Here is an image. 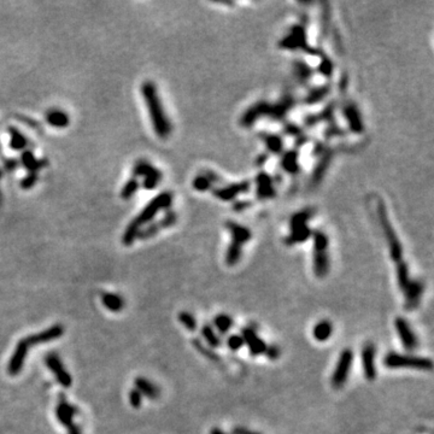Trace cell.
Masks as SVG:
<instances>
[{"instance_id":"cell-56","label":"cell","mask_w":434,"mask_h":434,"mask_svg":"<svg viewBox=\"0 0 434 434\" xmlns=\"http://www.w3.org/2000/svg\"><path fill=\"white\" fill-rule=\"evenodd\" d=\"M2 176H3V173L2 170H0V179H2ZM0 203H2V192H0Z\"/></svg>"},{"instance_id":"cell-6","label":"cell","mask_w":434,"mask_h":434,"mask_svg":"<svg viewBox=\"0 0 434 434\" xmlns=\"http://www.w3.org/2000/svg\"><path fill=\"white\" fill-rule=\"evenodd\" d=\"M378 216L380 220V224H381V228L384 230V234L386 236V240H387L388 248H390V256L393 262H400L403 260V246L400 244L399 239L394 232L393 227H392L390 218H388L387 210H386V206L382 202L378 203Z\"/></svg>"},{"instance_id":"cell-3","label":"cell","mask_w":434,"mask_h":434,"mask_svg":"<svg viewBox=\"0 0 434 434\" xmlns=\"http://www.w3.org/2000/svg\"><path fill=\"white\" fill-rule=\"evenodd\" d=\"M313 215L314 212L310 209H304V210L298 211L297 214L292 215L291 220H290L291 233L285 239L286 245L293 246L296 244H302V242H305L313 235V230L308 226V222L313 217Z\"/></svg>"},{"instance_id":"cell-52","label":"cell","mask_w":434,"mask_h":434,"mask_svg":"<svg viewBox=\"0 0 434 434\" xmlns=\"http://www.w3.org/2000/svg\"><path fill=\"white\" fill-rule=\"evenodd\" d=\"M232 434H262V433L254 432V430L248 429V428H245V427L238 426V427H234V428H233V432H232Z\"/></svg>"},{"instance_id":"cell-28","label":"cell","mask_w":434,"mask_h":434,"mask_svg":"<svg viewBox=\"0 0 434 434\" xmlns=\"http://www.w3.org/2000/svg\"><path fill=\"white\" fill-rule=\"evenodd\" d=\"M281 168L286 173L297 174L299 172V155L296 150H290L281 157Z\"/></svg>"},{"instance_id":"cell-25","label":"cell","mask_w":434,"mask_h":434,"mask_svg":"<svg viewBox=\"0 0 434 434\" xmlns=\"http://www.w3.org/2000/svg\"><path fill=\"white\" fill-rule=\"evenodd\" d=\"M334 110H335L334 103H331L320 113H316V115H308L307 117L304 118V123L305 125H308V127H314V125L320 123V122H325V121L332 122L334 119Z\"/></svg>"},{"instance_id":"cell-55","label":"cell","mask_w":434,"mask_h":434,"mask_svg":"<svg viewBox=\"0 0 434 434\" xmlns=\"http://www.w3.org/2000/svg\"><path fill=\"white\" fill-rule=\"evenodd\" d=\"M210 434H229V433L224 432V430L221 429V428L215 427V428H212V429L210 430Z\"/></svg>"},{"instance_id":"cell-46","label":"cell","mask_w":434,"mask_h":434,"mask_svg":"<svg viewBox=\"0 0 434 434\" xmlns=\"http://www.w3.org/2000/svg\"><path fill=\"white\" fill-rule=\"evenodd\" d=\"M141 400H142V396L141 393H140L139 391L136 390V388H133L129 392V403L130 405L133 406L134 409H139L140 406H141Z\"/></svg>"},{"instance_id":"cell-22","label":"cell","mask_w":434,"mask_h":434,"mask_svg":"<svg viewBox=\"0 0 434 434\" xmlns=\"http://www.w3.org/2000/svg\"><path fill=\"white\" fill-rule=\"evenodd\" d=\"M76 412L77 409L74 405H71L70 403H68L64 399V397H61V400H59L58 405L56 408V416L63 426L68 428L71 424H74V416Z\"/></svg>"},{"instance_id":"cell-54","label":"cell","mask_w":434,"mask_h":434,"mask_svg":"<svg viewBox=\"0 0 434 434\" xmlns=\"http://www.w3.org/2000/svg\"><path fill=\"white\" fill-rule=\"evenodd\" d=\"M68 434H82L81 433V428L77 424H71L70 427H68Z\"/></svg>"},{"instance_id":"cell-9","label":"cell","mask_w":434,"mask_h":434,"mask_svg":"<svg viewBox=\"0 0 434 434\" xmlns=\"http://www.w3.org/2000/svg\"><path fill=\"white\" fill-rule=\"evenodd\" d=\"M352 362H354V352L351 349H345L340 354L337 367H335L333 375H332V386L334 388H341L346 382V380L349 379Z\"/></svg>"},{"instance_id":"cell-24","label":"cell","mask_w":434,"mask_h":434,"mask_svg":"<svg viewBox=\"0 0 434 434\" xmlns=\"http://www.w3.org/2000/svg\"><path fill=\"white\" fill-rule=\"evenodd\" d=\"M133 175L136 178H143V179H156V180H162L163 175H162L161 170H158L157 168L151 166V163H149L148 161H137L134 164L133 170H131Z\"/></svg>"},{"instance_id":"cell-15","label":"cell","mask_w":434,"mask_h":434,"mask_svg":"<svg viewBox=\"0 0 434 434\" xmlns=\"http://www.w3.org/2000/svg\"><path fill=\"white\" fill-rule=\"evenodd\" d=\"M394 327H396L398 335H399L400 340H402L403 346L408 351H414L417 349L418 341L416 338V334L412 332L411 327L404 317H397L394 321Z\"/></svg>"},{"instance_id":"cell-53","label":"cell","mask_w":434,"mask_h":434,"mask_svg":"<svg viewBox=\"0 0 434 434\" xmlns=\"http://www.w3.org/2000/svg\"><path fill=\"white\" fill-rule=\"evenodd\" d=\"M248 206H250V203L248 202H238V203H235L233 208H234V210H236V211H242V210H245L246 208H248Z\"/></svg>"},{"instance_id":"cell-39","label":"cell","mask_w":434,"mask_h":434,"mask_svg":"<svg viewBox=\"0 0 434 434\" xmlns=\"http://www.w3.org/2000/svg\"><path fill=\"white\" fill-rule=\"evenodd\" d=\"M214 326L217 329L220 334H227L230 331V328L234 326V321L229 315L227 314H220L214 319Z\"/></svg>"},{"instance_id":"cell-50","label":"cell","mask_w":434,"mask_h":434,"mask_svg":"<svg viewBox=\"0 0 434 434\" xmlns=\"http://www.w3.org/2000/svg\"><path fill=\"white\" fill-rule=\"evenodd\" d=\"M329 20H331V11H329V9H325L322 14V35H326L328 33Z\"/></svg>"},{"instance_id":"cell-13","label":"cell","mask_w":434,"mask_h":434,"mask_svg":"<svg viewBox=\"0 0 434 434\" xmlns=\"http://www.w3.org/2000/svg\"><path fill=\"white\" fill-rule=\"evenodd\" d=\"M375 356H376V347L373 343L364 344L363 350H362V367H363L364 378L368 381H373L376 379L378 375V370H376L375 364Z\"/></svg>"},{"instance_id":"cell-14","label":"cell","mask_w":434,"mask_h":434,"mask_svg":"<svg viewBox=\"0 0 434 434\" xmlns=\"http://www.w3.org/2000/svg\"><path fill=\"white\" fill-rule=\"evenodd\" d=\"M176 220H178V216H176L175 212L168 211L166 214V216L162 218V220L158 221V222H151V223L146 224L145 228L141 229L139 232V235H137V238L141 239V240H146V239L152 238V236H155L156 234H157V233L160 232L161 229H166V228H169V227L174 226V224L176 223Z\"/></svg>"},{"instance_id":"cell-49","label":"cell","mask_w":434,"mask_h":434,"mask_svg":"<svg viewBox=\"0 0 434 434\" xmlns=\"http://www.w3.org/2000/svg\"><path fill=\"white\" fill-rule=\"evenodd\" d=\"M264 354L267 355V357L269 358V360L275 361V360H277V358L280 357L281 349L277 345H274V344H273V345L267 346V350H265Z\"/></svg>"},{"instance_id":"cell-18","label":"cell","mask_w":434,"mask_h":434,"mask_svg":"<svg viewBox=\"0 0 434 434\" xmlns=\"http://www.w3.org/2000/svg\"><path fill=\"white\" fill-rule=\"evenodd\" d=\"M241 337L244 339V344L248 347V351L252 356L263 355L267 350V344L263 339H260L257 332L251 327H245L241 331Z\"/></svg>"},{"instance_id":"cell-35","label":"cell","mask_w":434,"mask_h":434,"mask_svg":"<svg viewBox=\"0 0 434 434\" xmlns=\"http://www.w3.org/2000/svg\"><path fill=\"white\" fill-rule=\"evenodd\" d=\"M293 71H295L296 77H297L299 82H308L313 76L314 70L310 68V65H308L304 61H296L293 63Z\"/></svg>"},{"instance_id":"cell-23","label":"cell","mask_w":434,"mask_h":434,"mask_svg":"<svg viewBox=\"0 0 434 434\" xmlns=\"http://www.w3.org/2000/svg\"><path fill=\"white\" fill-rule=\"evenodd\" d=\"M334 152L333 150L331 149L325 150V151L320 155V160L317 162L316 167L314 168L313 175H311V182H313L314 185H317L322 180V178L325 176L326 172H327V169L329 168V164H331Z\"/></svg>"},{"instance_id":"cell-33","label":"cell","mask_w":434,"mask_h":434,"mask_svg":"<svg viewBox=\"0 0 434 434\" xmlns=\"http://www.w3.org/2000/svg\"><path fill=\"white\" fill-rule=\"evenodd\" d=\"M329 92H331V86L329 85L315 87V88L310 89L309 93H308L307 97H305L304 99L305 104H310V105H313V104L320 103V101H322L326 97H327Z\"/></svg>"},{"instance_id":"cell-26","label":"cell","mask_w":434,"mask_h":434,"mask_svg":"<svg viewBox=\"0 0 434 434\" xmlns=\"http://www.w3.org/2000/svg\"><path fill=\"white\" fill-rule=\"evenodd\" d=\"M134 384H135L136 390L141 393V396H145L148 397L149 399H154V400L160 397V388H158L155 384H152L150 380L139 376V378L135 379Z\"/></svg>"},{"instance_id":"cell-48","label":"cell","mask_w":434,"mask_h":434,"mask_svg":"<svg viewBox=\"0 0 434 434\" xmlns=\"http://www.w3.org/2000/svg\"><path fill=\"white\" fill-rule=\"evenodd\" d=\"M343 135H344V130L335 124H329L327 129L325 130V136L327 137V139H331V137H334V136H343Z\"/></svg>"},{"instance_id":"cell-20","label":"cell","mask_w":434,"mask_h":434,"mask_svg":"<svg viewBox=\"0 0 434 434\" xmlns=\"http://www.w3.org/2000/svg\"><path fill=\"white\" fill-rule=\"evenodd\" d=\"M256 194L258 199H270L276 196L273 178L265 172H260L256 178Z\"/></svg>"},{"instance_id":"cell-16","label":"cell","mask_w":434,"mask_h":434,"mask_svg":"<svg viewBox=\"0 0 434 434\" xmlns=\"http://www.w3.org/2000/svg\"><path fill=\"white\" fill-rule=\"evenodd\" d=\"M343 115L346 119L347 124H349L350 130L357 134H360L364 130L363 118H362L360 109H358L355 103L346 101L343 105Z\"/></svg>"},{"instance_id":"cell-2","label":"cell","mask_w":434,"mask_h":434,"mask_svg":"<svg viewBox=\"0 0 434 434\" xmlns=\"http://www.w3.org/2000/svg\"><path fill=\"white\" fill-rule=\"evenodd\" d=\"M227 229L229 230L232 241H230L226 253V263L229 267L238 264L242 256V246L252 238V233L247 227L239 224L234 221H228L226 223Z\"/></svg>"},{"instance_id":"cell-38","label":"cell","mask_w":434,"mask_h":434,"mask_svg":"<svg viewBox=\"0 0 434 434\" xmlns=\"http://www.w3.org/2000/svg\"><path fill=\"white\" fill-rule=\"evenodd\" d=\"M8 131L10 133V136H11L10 148L13 150L20 151V150H23L27 145H28V140L26 139V136L23 135V134L21 133V131L17 129V128L9 127Z\"/></svg>"},{"instance_id":"cell-30","label":"cell","mask_w":434,"mask_h":434,"mask_svg":"<svg viewBox=\"0 0 434 434\" xmlns=\"http://www.w3.org/2000/svg\"><path fill=\"white\" fill-rule=\"evenodd\" d=\"M101 303L107 310L112 311V313H119L124 308V301L121 296L115 295V293H104L101 296Z\"/></svg>"},{"instance_id":"cell-32","label":"cell","mask_w":434,"mask_h":434,"mask_svg":"<svg viewBox=\"0 0 434 434\" xmlns=\"http://www.w3.org/2000/svg\"><path fill=\"white\" fill-rule=\"evenodd\" d=\"M332 333H333V325L327 321V320H323V321L316 323L313 331L314 338H315L317 341L328 340L329 338H331Z\"/></svg>"},{"instance_id":"cell-29","label":"cell","mask_w":434,"mask_h":434,"mask_svg":"<svg viewBox=\"0 0 434 434\" xmlns=\"http://www.w3.org/2000/svg\"><path fill=\"white\" fill-rule=\"evenodd\" d=\"M259 137H262V140L267 145L268 151L270 154L274 155H280L283 151V140L282 137L276 135V134H268V133H260Z\"/></svg>"},{"instance_id":"cell-8","label":"cell","mask_w":434,"mask_h":434,"mask_svg":"<svg viewBox=\"0 0 434 434\" xmlns=\"http://www.w3.org/2000/svg\"><path fill=\"white\" fill-rule=\"evenodd\" d=\"M279 46L282 50H303L305 52L310 53V55H319L322 56L323 53L320 52L317 49H313L310 47L307 43V31L303 26L297 25L293 26L291 31L288 32V34L286 37H283L282 40H280Z\"/></svg>"},{"instance_id":"cell-19","label":"cell","mask_w":434,"mask_h":434,"mask_svg":"<svg viewBox=\"0 0 434 434\" xmlns=\"http://www.w3.org/2000/svg\"><path fill=\"white\" fill-rule=\"evenodd\" d=\"M63 334H64V327H63L62 325H55L38 334L28 335L25 339L27 340V343H28L29 347H31L33 345H38V344L50 343V341L59 339Z\"/></svg>"},{"instance_id":"cell-36","label":"cell","mask_w":434,"mask_h":434,"mask_svg":"<svg viewBox=\"0 0 434 434\" xmlns=\"http://www.w3.org/2000/svg\"><path fill=\"white\" fill-rule=\"evenodd\" d=\"M47 123H50L52 127L56 128H64L69 124V117L65 112L61 110H52L46 115Z\"/></svg>"},{"instance_id":"cell-34","label":"cell","mask_w":434,"mask_h":434,"mask_svg":"<svg viewBox=\"0 0 434 434\" xmlns=\"http://www.w3.org/2000/svg\"><path fill=\"white\" fill-rule=\"evenodd\" d=\"M200 333H202V337L203 339L205 340L206 345L210 347V349L215 350L216 347L221 345L220 335L216 333V331H215V329L212 328V326L209 325V323H205V325L203 326Z\"/></svg>"},{"instance_id":"cell-1","label":"cell","mask_w":434,"mask_h":434,"mask_svg":"<svg viewBox=\"0 0 434 434\" xmlns=\"http://www.w3.org/2000/svg\"><path fill=\"white\" fill-rule=\"evenodd\" d=\"M141 94L146 105H148L149 115L151 118L154 129L161 139H167L172 133V123L168 118L163 106H162L157 87L151 81H146L141 85Z\"/></svg>"},{"instance_id":"cell-4","label":"cell","mask_w":434,"mask_h":434,"mask_svg":"<svg viewBox=\"0 0 434 434\" xmlns=\"http://www.w3.org/2000/svg\"><path fill=\"white\" fill-rule=\"evenodd\" d=\"M314 239V273L317 277H325L331 268L329 262L328 236L322 230H315L313 233Z\"/></svg>"},{"instance_id":"cell-44","label":"cell","mask_w":434,"mask_h":434,"mask_svg":"<svg viewBox=\"0 0 434 434\" xmlns=\"http://www.w3.org/2000/svg\"><path fill=\"white\" fill-rule=\"evenodd\" d=\"M333 62L329 59V57H327L326 55L321 56V63H320V73L322 75H325V76L329 77L332 74H333Z\"/></svg>"},{"instance_id":"cell-42","label":"cell","mask_w":434,"mask_h":434,"mask_svg":"<svg viewBox=\"0 0 434 434\" xmlns=\"http://www.w3.org/2000/svg\"><path fill=\"white\" fill-rule=\"evenodd\" d=\"M139 186H140L139 181H137L135 178L128 180L127 182H125V185L121 191V198L125 199V200L130 199L131 197H133L134 194L136 193V191L139 190Z\"/></svg>"},{"instance_id":"cell-47","label":"cell","mask_w":434,"mask_h":434,"mask_svg":"<svg viewBox=\"0 0 434 434\" xmlns=\"http://www.w3.org/2000/svg\"><path fill=\"white\" fill-rule=\"evenodd\" d=\"M37 181H38V174L29 173L28 175L21 181V187H22L23 190H29V188L34 187V185L37 184Z\"/></svg>"},{"instance_id":"cell-51","label":"cell","mask_w":434,"mask_h":434,"mask_svg":"<svg viewBox=\"0 0 434 434\" xmlns=\"http://www.w3.org/2000/svg\"><path fill=\"white\" fill-rule=\"evenodd\" d=\"M3 164H4V168L8 172H13V170L16 169V167L19 166V161L15 160V158H5V160L3 161Z\"/></svg>"},{"instance_id":"cell-37","label":"cell","mask_w":434,"mask_h":434,"mask_svg":"<svg viewBox=\"0 0 434 434\" xmlns=\"http://www.w3.org/2000/svg\"><path fill=\"white\" fill-rule=\"evenodd\" d=\"M397 279L399 288L402 290L403 292L408 288L410 282H411L409 274V267L408 264H406V262H404V260H400V262L397 263Z\"/></svg>"},{"instance_id":"cell-43","label":"cell","mask_w":434,"mask_h":434,"mask_svg":"<svg viewBox=\"0 0 434 434\" xmlns=\"http://www.w3.org/2000/svg\"><path fill=\"white\" fill-rule=\"evenodd\" d=\"M179 321H180L181 325H184L190 332H194L197 329V327H198V323H197L196 317H194L191 313H188V311H181V313L179 314Z\"/></svg>"},{"instance_id":"cell-40","label":"cell","mask_w":434,"mask_h":434,"mask_svg":"<svg viewBox=\"0 0 434 434\" xmlns=\"http://www.w3.org/2000/svg\"><path fill=\"white\" fill-rule=\"evenodd\" d=\"M192 345H193L194 349H196L197 351L199 352L200 355H203L205 358H208V360H210L212 362H220L221 361L220 355H218L217 352H215V350H212L208 345L203 344V341L200 339H193Z\"/></svg>"},{"instance_id":"cell-45","label":"cell","mask_w":434,"mask_h":434,"mask_svg":"<svg viewBox=\"0 0 434 434\" xmlns=\"http://www.w3.org/2000/svg\"><path fill=\"white\" fill-rule=\"evenodd\" d=\"M227 345H228L229 350H232V351H238L245 344L240 334H232L229 335L228 339H227Z\"/></svg>"},{"instance_id":"cell-12","label":"cell","mask_w":434,"mask_h":434,"mask_svg":"<svg viewBox=\"0 0 434 434\" xmlns=\"http://www.w3.org/2000/svg\"><path fill=\"white\" fill-rule=\"evenodd\" d=\"M28 350H29V345L26 339H21L19 343L16 344L14 354L11 356L10 361H9V364H8V373L10 374L11 376H16L17 374L22 372L23 366H25V362H26V357L27 355H28Z\"/></svg>"},{"instance_id":"cell-5","label":"cell","mask_w":434,"mask_h":434,"mask_svg":"<svg viewBox=\"0 0 434 434\" xmlns=\"http://www.w3.org/2000/svg\"><path fill=\"white\" fill-rule=\"evenodd\" d=\"M385 367L390 369H398V368H410V369L417 370H432L433 362L427 357L420 356L402 355L398 352H388L384 357Z\"/></svg>"},{"instance_id":"cell-7","label":"cell","mask_w":434,"mask_h":434,"mask_svg":"<svg viewBox=\"0 0 434 434\" xmlns=\"http://www.w3.org/2000/svg\"><path fill=\"white\" fill-rule=\"evenodd\" d=\"M172 203H173L172 192H162L142 209V211L140 212L139 216L134 218L133 222L135 223L140 229H141L142 226H146V224L151 223V221L154 220L156 215H157L161 210H168V209L172 206Z\"/></svg>"},{"instance_id":"cell-27","label":"cell","mask_w":434,"mask_h":434,"mask_svg":"<svg viewBox=\"0 0 434 434\" xmlns=\"http://www.w3.org/2000/svg\"><path fill=\"white\" fill-rule=\"evenodd\" d=\"M21 163L23 164V167L28 170L29 173H35L37 174L41 168L49 166V162L46 160H35L33 151L31 150H26L21 156Z\"/></svg>"},{"instance_id":"cell-41","label":"cell","mask_w":434,"mask_h":434,"mask_svg":"<svg viewBox=\"0 0 434 434\" xmlns=\"http://www.w3.org/2000/svg\"><path fill=\"white\" fill-rule=\"evenodd\" d=\"M140 230L141 229H140L139 227L131 221V222L128 224L127 228H125L123 235H122V244H123L124 246H130V245H133L134 241H135V239L137 238V235H139Z\"/></svg>"},{"instance_id":"cell-31","label":"cell","mask_w":434,"mask_h":434,"mask_svg":"<svg viewBox=\"0 0 434 434\" xmlns=\"http://www.w3.org/2000/svg\"><path fill=\"white\" fill-rule=\"evenodd\" d=\"M217 180V176L214 173H204L200 174L193 180V187L194 190L198 191V192H204V191L210 190L212 184H215V181Z\"/></svg>"},{"instance_id":"cell-10","label":"cell","mask_w":434,"mask_h":434,"mask_svg":"<svg viewBox=\"0 0 434 434\" xmlns=\"http://www.w3.org/2000/svg\"><path fill=\"white\" fill-rule=\"evenodd\" d=\"M271 116V104L268 101H258V103L253 104L252 106H250L246 111L244 112V115L240 118V124L241 127L248 128L251 127L257 119L262 117H269Z\"/></svg>"},{"instance_id":"cell-17","label":"cell","mask_w":434,"mask_h":434,"mask_svg":"<svg viewBox=\"0 0 434 434\" xmlns=\"http://www.w3.org/2000/svg\"><path fill=\"white\" fill-rule=\"evenodd\" d=\"M250 186L251 185L248 181L236 182V184H229L226 186L215 188V190H212V194L218 199L229 202V200L235 199L239 194L247 192L250 190Z\"/></svg>"},{"instance_id":"cell-11","label":"cell","mask_w":434,"mask_h":434,"mask_svg":"<svg viewBox=\"0 0 434 434\" xmlns=\"http://www.w3.org/2000/svg\"><path fill=\"white\" fill-rule=\"evenodd\" d=\"M45 363L51 372L53 373V375L56 376L57 381L61 384L64 388H69L73 384V379H71L70 373L65 369L63 366L61 358L58 357L56 354H49L45 357Z\"/></svg>"},{"instance_id":"cell-21","label":"cell","mask_w":434,"mask_h":434,"mask_svg":"<svg viewBox=\"0 0 434 434\" xmlns=\"http://www.w3.org/2000/svg\"><path fill=\"white\" fill-rule=\"evenodd\" d=\"M424 286L420 280H415L410 282L408 288L404 291L405 301H404V308L408 311L415 310L420 304L422 293H423Z\"/></svg>"}]
</instances>
